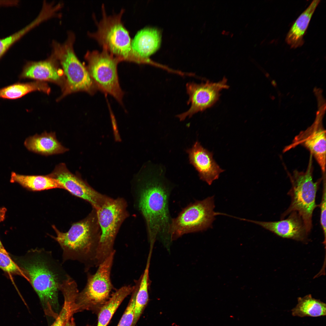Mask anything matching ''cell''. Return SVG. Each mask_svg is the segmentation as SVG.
Segmentation results:
<instances>
[{
    "instance_id": "obj_1",
    "label": "cell",
    "mask_w": 326,
    "mask_h": 326,
    "mask_svg": "<svg viewBox=\"0 0 326 326\" xmlns=\"http://www.w3.org/2000/svg\"><path fill=\"white\" fill-rule=\"evenodd\" d=\"M162 169L151 168L140 172L133 179L131 185L133 206L144 219L152 245L157 238L167 243L171 241L172 218L169 204L174 187Z\"/></svg>"
},
{
    "instance_id": "obj_2",
    "label": "cell",
    "mask_w": 326,
    "mask_h": 326,
    "mask_svg": "<svg viewBox=\"0 0 326 326\" xmlns=\"http://www.w3.org/2000/svg\"><path fill=\"white\" fill-rule=\"evenodd\" d=\"M23 276L30 282L46 310L58 305V292L70 276L51 251L37 248L28 251L20 260Z\"/></svg>"
},
{
    "instance_id": "obj_3",
    "label": "cell",
    "mask_w": 326,
    "mask_h": 326,
    "mask_svg": "<svg viewBox=\"0 0 326 326\" xmlns=\"http://www.w3.org/2000/svg\"><path fill=\"white\" fill-rule=\"evenodd\" d=\"M52 226L56 236L48 235L60 245L62 263L77 261L83 265L85 272L95 267L101 235L95 209L92 208L86 217L73 223L66 232L60 231L54 225Z\"/></svg>"
},
{
    "instance_id": "obj_4",
    "label": "cell",
    "mask_w": 326,
    "mask_h": 326,
    "mask_svg": "<svg viewBox=\"0 0 326 326\" xmlns=\"http://www.w3.org/2000/svg\"><path fill=\"white\" fill-rule=\"evenodd\" d=\"M124 10L112 15H107L104 5L102 6V17L96 21L97 30L89 32V36L95 39L103 49L118 58L120 62L127 61L137 63H150L149 59L139 55L133 48L128 31L121 20Z\"/></svg>"
},
{
    "instance_id": "obj_5",
    "label": "cell",
    "mask_w": 326,
    "mask_h": 326,
    "mask_svg": "<svg viewBox=\"0 0 326 326\" xmlns=\"http://www.w3.org/2000/svg\"><path fill=\"white\" fill-rule=\"evenodd\" d=\"M75 36L72 32L62 43L53 41L51 56L60 65L65 78L62 98L74 92L83 91L94 94L97 90L87 67L77 57L73 48Z\"/></svg>"
},
{
    "instance_id": "obj_6",
    "label": "cell",
    "mask_w": 326,
    "mask_h": 326,
    "mask_svg": "<svg viewBox=\"0 0 326 326\" xmlns=\"http://www.w3.org/2000/svg\"><path fill=\"white\" fill-rule=\"evenodd\" d=\"M305 171L296 170L290 176L291 187L288 193L291 198L288 208L282 214L280 220L296 211L301 217L308 233L312 227L313 212L318 205L316 203V193L321 180L313 181L312 157Z\"/></svg>"
},
{
    "instance_id": "obj_7",
    "label": "cell",
    "mask_w": 326,
    "mask_h": 326,
    "mask_svg": "<svg viewBox=\"0 0 326 326\" xmlns=\"http://www.w3.org/2000/svg\"><path fill=\"white\" fill-rule=\"evenodd\" d=\"M128 205L123 198H112L96 210L101 235L96 259L98 267L115 250V241L119 229L124 220L129 216Z\"/></svg>"
},
{
    "instance_id": "obj_8",
    "label": "cell",
    "mask_w": 326,
    "mask_h": 326,
    "mask_svg": "<svg viewBox=\"0 0 326 326\" xmlns=\"http://www.w3.org/2000/svg\"><path fill=\"white\" fill-rule=\"evenodd\" d=\"M87 68L97 90L109 94L122 104L124 92L119 83L117 66L120 61L106 50L87 51Z\"/></svg>"
},
{
    "instance_id": "obj_9",
    "label": "cell",
    "mask_w": 326,
    "mask_h": 326,
    "mask_svg": "<svg viewBox=\"0 0 326 326\" xmlns=\"http://www.w3.org/2000/svg\"><path fill=\"white\" fill-rule=\"evenodd\" d=\"M214 197H209L191 203L176 217L172 218L170 229L171 241L184 234L202 232L212 227L215 216L220 214L214 211Z\"/></svg>"
},
{
    "instance_id": "obj_10",
    "label": "cell",
    "mask_w": 326,
    "mask_h": 326,
    "mask_svg": "<svg viewBox=\"0 0 326 326\" xmlns=\"http://www.w3.org/2000/svg\"><path fill=\"white\" fill-rule=\"evenodd\" d=\"M115 252L98 266L94 274L87 273L86 285L76 296L78 307L85 309L101 308L109 299L113 289L110 276Z\"/></svg>"
},
{
    "instance_id": "obj_11",
    "label": "cell",
    "mask_w": 326,
    "mask_h": 326,
    "mask_svg": "<svg viewBox=\"0 0 326 326\" xmlns=\"http://www.w3.org/2000/svg\"><path fill=\"white\" fill-rule=\"evenodd\" d=\"M47 174L58 181L64 189L72 195L88 202L92 208L96 210L111 199L94 189L82 178L79 174L72 173L64 163L56 165L53 171Z\"/></svg>"
},
{
    "instance_id": "obj_12",
    "label": "cell",
    "mask_w": 326,
    "mask_h": 326,
    "mask_svg": "<svg viewBox=\"0 0 326 326\" xmlns=\"http://www.w3.org/2000/svg\"><path fill=\"white\" fill-rule=\"evenodd\" d=\"M227 83V79L225 77L217 82L207 81L200 84L194 82L187 83L186 87L189 97L187 104H190V106L187 111L176 117L182 121L187 117L190 118L195 114L210 107L219 99L220 91L229 88Z\"/></svg>"
},
{
    "instance_id": "obj_13",
    "label": "cell",
    "mask_w": 326,
    "mask_h": 326,
    "mask_svg": "<svg viewBox=\"0 0 326 326\" xmlns=\"http://www.w3.org/2000/svg\"><path fill=\"white\" fill-rule=\"evenodd\" d=\"M326 131L319 118L306 130L301 131L283 149L286 152L299 145L307 148L313 156L324 174L326 168Z\"/></svg>"
},
{
    "instance_id": "obj_14",
    "label": "cell",
    "mask_w": 326,
    "mask_h": 326,
    "mask_svg": "<svg viewBox=\"0 0 326 326\" xmlns=\"http://www.w3.org/2000/svg\"><path fill=\"white\" fill-rule=\"evenodd\" d=\"M288 216L286 219L273 222L260 221L241 218L238 219L258 225L282 238L307 242L309 233L300 216L296 211L292 212Z\"/></svg>"
},
{
    "instance_id": "obj_15",
    "label": "cell",
    "mask_w": 326,
    "mask_h": 326,
    "mask_svg": "<svg viewBox=\"0 0 326 326\" xmlns=\"http://www.w3.org/2000/svg\"><path fill=\"white\" fill-rule=\"evenodd\" d=\"M190 163L198 173L200 180L211 185L218 179L220 174L224 171L213 158V154L204 148L197 141L191 148L186 150Z\"/></svg>"
},
{
    "instance_id": "obj_16",
    "label": "cell",
    "mask_w": 326,
    "mask_h": 326,
    "mask_svg": "<svg viewBox=\"0 0 326 326\" xmlns=\"http://www.w3.org/2000/svg\"><path fill=\"white\" fill-rule=\"evenodd\" d=\"M20 79H31L37 81H48L54 83L63 88L65 78L62 69L51 56L47 60L38 62H28L23 67L19 76Z\"/></svg>"
},
{
    "instance_id": "obj_17",
    "label": "cell",
    "mask_w": 326,
    "mask_h": 326,
    "mask_svg": "<svg viewBox=\"0 0 326 326\" xmlns=\"http://www.w3.org/2000/svg\"><path fill=\"white\" fill-rule=\"evenodd\" d=\"M24 145L29 151L44 156L62 154L69 150L59 141L53 132L45 131L40 134L29 136L25 139Z\"/></svg>"
},
{
    "instance_id": "obj_18",
    "label": "cell",
    "mask_w": 326,
    "mask_h": 326,
    "mask_svg": "<svg viewBox=\"0 0 326 326\" xmlns=\"http://www.w3.org/2000/svg\"><path fill=\"white\" fill-rule=\"evenodd\" d=\"M161 36L159 31L152 27H146L139 31L132 40L133 49L141 57L147 59L159 48Z\"/></svg>"
},
{
    "instance_id": "obj_19",
    "label": "cell",
    "mask_w": 326,
    "mask_h": 326,
    "mask_svg": "<svg viewBox=\"0 0 326 326\" xmlns=\"http://www.w3.org/2000/svg\"><path fill=\"white\" fill-rule=\"evenodd\" d=\"M320 1L319 0L313 1L291 26L286 38V42L291 48H296L303 44V37L312 16Z\"/></svg>"
},
{
    "instance_id": "obj_20",
    "label": "cell",
    "mask_w": 326,
    "mask_h": 326,
    "mask_svg": "<svg viewBox=\"0 0 326 326\" xmlns=\"http://www.w3.org/2000/svg\"><path fill=\"white\" fill-rule=\"evenodd\" d=\"M10 182L19 184L27 189L33 191H39L64 187L56 180L47 174L46 175H25L12 171Z\"/></svg>"
},
{
    "instance_id": "obj_21",
    "label": "cell",
    "mask_w": 326,
    "mask_h": 326,
    "mask_svg": "<svg viewBox=\"0 0 326 326\" xmlns=\"http://www.w3.org/2000/svg\"><path fill=\"white\" fill-rule=\"evenodd\" d=\"M134 288V286L125 285L112 293L101 308L97 326H107L118 307L125 298L132 293Z\"/></svg>"
},
{
    "instance_id": "obj_22",
    "label": "cell",
    "mask_w": 326,
    "mask_h": 326,
    "mask_svg": "<svg viewBox=\"0 0 326 326\" xmlns=\"http://www.w3.org/2000/svg\"><path fill=\"white\" fill-rule=\"evenodd\" d=\"M39 91L49 94L50 88L44 82H17L0 89V98L16 99L30 92Z\"/></svg>"
},
{
    "instance_id": "obj_23",
    "label": "cell",
    "mask_w": 326,
    "mask_h": 326,
    "mask_svg": "<svg viewBox=\"0 0 326 326\" xmlns=\"http://www.w3.org/2000/svg\"><path fill=\"white\" fill-rule=\"evenodd\" d=\"M151 257L148 256L145 270L139 278L136 280L137 289L135 298L133 320L131 326L135 325L149 301V290L150 283L149 270Z\"/></svg>"
},
{
    "instance_id": "obj_24",
    "label": "cell",
    "mask_w": 326,
    "mask_h": 326,
    "mask_svg": "<svg viewBox=\"0 0 326 326\" xmlns=\"http://www.w3.org/2000/svg\"><path fill=\"white\" fill-rule=\"evenodd\" d=\"M291 312L293 316L300 317L324 316L326 314V305L308 294L298 298V303Z\"/></svg>"
},
{
    "instance_id": "obj_25",
    "label": "cell",
    "mask_w": 326,
    "mask_h": 326,
    "mask_svg": "<svg viewBox=\"0 0 326 326\" xmlns=\"http://www.w3.org/2000/svg\"><path fill=\"white\" fill-rule=\"evenodd\" d=\"M62 292L64 298L63 306L51 326H64L78 306L76 302L77 292L75 289L67 288L64 289Z\"/></svg>"
},
{
    "instance_id": "obj_26",
    "label": "cell",
    "mask_w": 326,
    "mask_h": 326,
    "mask_svg": "<svg viewBox=\"0 0 326 326\" xmlns=\"http://www.w3.org/2000/svg\"><path fill=\"white\" fill-rule=\"evenodd\" d=\"M40 23V20L36 18L28 24L18 31L8 36L0 38V59L12 46Z\"/></svg>"
},
{
    "instance_id": "obj_27",
    "label": "cell",
    "mask_w": 326,
    "mask_h": 326,
    "mask_svg": "<svg viewBox=\"0 0 326 326\" xmlns=\"http://www.w3.org/2000/svg\"><path fill=\"white\" fill-rule=\"evenodd\" d=\"M134 289L128 305L117 326H131L133 321L137 283L135 281Z\"/></svg>"
},
{
    "instance_id": "obj_28",
    "label": "cell",
    "mask_w": 326,
    "mask_h": 326,
    "mask_svg": "<svg viewBox=\"0 0 326 326\" xmlns=\"http://www.w3.org/2000/svg\"><path fill=\"white\" fill-rule=\"evenodd\" d=\"M0 268L7 272L20 274L23 276V273L12 261L8 254L0 251Z\"/></svg>"
},
{
    "instance_id": "obj_29",
    "label": "cell",
    "mask_w": 326,
    "mask_h": 326,
    "mask_svg": "<svg viewBox=\"0 0 326 326\" xmlns=\"http://www.w3.org/2000/svg\"><path fill=\"white\" fill-rule=\"evenodd\" d=\"M325 179L324 181L321 201L318 206L320 209V223L324 238V244L326 241V191Z\"/></svg>"
},
{
    "instance_id": "obj_30",
    "label": "cell",
    "mask_w": 326,
    "mask_h": 326,
    "mask_svg": "<svg viewBox=\"0 0 326 326\" xmlns=\"http://www.w3.org/2000/svg\"><path fill=\"white\" fill-rule=\"evenodd\" d=\"M17 5V2L16 0H0V8L14 7Z\"/></svg>"
},
{
    "instance_id": "obj_31",
    "label": "cell",
    "mask_w": 326,
    "mask_h": 326,
    "mask_svg": "<svg viewBox=\"0 0 326 326\" xmlns=\"http://www.w3.org/2000/svg\"><path fill=\"white\" fill-rule=\"evenodd\" d=\"M7 209L5 207L0 208V222L3 221L5 219Z\"/></svg>"
},
{
    "instance_id": "obj_32",
    "label": "cell",
    "mask_w": 326,
    "mask_h": 326,
    "mask_svg": "<svg viewBox=\"0 0 326 326\" xmlns=\"http://www.w3.org/2000/svg\"><path fill=\"white\" fill-rule=\"evenodd\" d=\"M0 251H2V252L6 254H8V252L6 251V250H5V249L4 248V247L2 243H1L0 240Z\"/></svg>"
},
{
    "instance_id": "obj_33",
    "label": "cell",
    "mask_w": 326,
    "mask_h": 326,
    "mask_svg": "<svg viewBox=\"0 0 326 326\" xmlns=\"http://www.w3.org/2000/svg\"><path fill=\"white\" fill-rule=\"evenodd\" d=\"M64 326H75L72 321H70V319L66 323Z\"/></svg>"
}]
</instances>
